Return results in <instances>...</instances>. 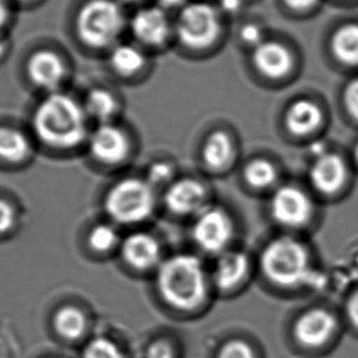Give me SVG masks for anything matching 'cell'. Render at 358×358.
I'll list each match as a JSON object with an SVG mask.
<instances>
[{
  "instance_id": "obj_1",
  "label": "cell",
  "mask_w": 358,
  "mask_h": 358,
  "mask_svg": "<svg viewBox=\"0 0 358 358\" xmlns=\"http://www.w3.org/2000/svg\"><path fill=\"white\" fill-rule=\"evenodd\" d=\"M36 137L52 150H73L86 145L91 132L83 102L68 93H50L32 117Z\"/></svg>"
},
{
  "instance_id": "obj_2",
  "label": "cell",
  "mask_w": 358,
  "mask_h": 358,
  "mask_svg": "<svg viewBox=\"0 0 358 358\" xmlns=\"http://www.w3.org/2000/svg\"><path fill=\"white\" fill-rule=\"evenodd\" d=\"M155 275L160 297L166 305L180 310H194L202 305L212 282L203 261L194 253L166 257Z\"/></svg>"
},
{
  "instance_id": "obj_3",
  "label": "cell",
  "mask_w": 358,
  "mask_h": 358,
  "mask_svg": "<svg viewBox=\"0 0 358 358\" xmlns=\"http://www.w3.org/2000/svg\"><path fill=\"white\" fill-rule=\"evenodd\" d=\"M127 22L129 17L117 0H86L76 11L73 29L83 47L109 52L120 42Z\"/></svg>"
},
{
  "instance_id": "obj_4",
  "label": "cell",
  "mask_w": 358,
  "mask_h": 358,
  "mask_svg": "<svg viewBox=\"0 0 358 358\" xmlns=\"http://www.w3.org/2000/svg\"><path fill=\"white\" fill-rule=\"evenodd\" d=\"M158 206L157 189L145 179L127 176L113 184L103 199L109 222L117 227H137L148 222Z\"/></svg>"
},
{
  "instance_id": "obj_5",
  "label": "cell",
  "mask_w": 358,
  "mask_h": 358,
  "mask_svg": "<svg viewBox=\"0 0 358 358\" xmlns=\"http://www.w3.org/2000/svg\"><path fill=\"white\" fill-rule=\"evenodd\" d=\"M224 34V13L218 5L203 0L189 1L174 20V38L189 53H207L217 47Z\"/></svg>"
},
{
  "instance_id": "obj_6",
  "label": "cell",
  "mask_w": 358,
  "mask_h": 358,
  "mask_svg": "<svg viewBox=\"0 0 358 358\" xmlns=\"http://www.w3.org/2000/svg\"><path fill=\"white\" fill-rule=\"evenodd\" d=\"M259 268L266 280L282 289L300 287L310 278L308 253L290 236H279L266 243L259 256Z\"/></svg>"
},
{
  "instance_id": "obj_7",
  "label": "cell",
  "mask_w": 358,
  "mask_h": 358,
  "mask_svg": "<svg viewBox=\"0 0 358 358\" xmlns=\"http://www.w3.org/2000/svg\"><path fill=\"white\" fill-rule=\"evenodd\" d=\"M235 231V222L228 210L209 203L194 217L191 238L199 251L215 258L233 247Z\"/></svg>"
},
{
  "instance_id": "obj_8",
  "label": "cell",
  "mask_w": 358,
  "mask_h": 358,
  "mask_svg": "<svg viewBox=\"0 0 358 358\" xmlns=\"http://www.w3.org/2000/svg\"><path fill=\"white\" fill-rule=\"evenodd\" d=\"M127 31L134 42L147 52L168 48L174 38V20L159 5H142L129 17Z\"/></svg>"
},
{
  "instance_id": "obj_9",
  "label": "cell",
  "mask_w": 358,
  "mask_h": 358,
  "mask_svg": "<svg viewBox=\"0 0 358 358\" xmlns=\"http://www.w3.org/2000/svg\"><path fill=\"white\" fill-rule=\"evenodd\" d=\"M86 148L92 159L104 166H119L130 158V137L117 122L101 124L90 132Z\"/></svg>"
},
{
  "instance_id": "obj_10",
  "label": "cell",
  "mask_w": 358,
  "mask_h": 358,
  "mask_svg": "<svg viewBox=\"0 0 358 358\" xmlns=\"http://www.w3.org/2000/svg\"><path fill=\"white\" fill-rule=\"evenodd\" d=\"M340 322L330 310L318 307L306 310L296 320L294 336L306 349H323L339 334Z\"/></svg>"
},
{
  "instance_id": "obj_11",
  "label": "cell",
  "mask_w": 358,
  "mask_h": 358,
  "mask_svg": "<svg viewBox=\"0 0 358 358\" xmlns=\"http://www.w3.org/2000/svg\"><path fill=\"white\" fill-rule=\"evenodd\" d=\"M271 218L284 228L297 229L310 222L313 206L302 189L285 185L274 191L269 203Z\"/></svg>"
},
{
  "instance_id": "obj_12",
  "label": "cell",
  "mask_w": 358,
  "mask_h": 358,
  "mask_svg": "<svg viewBox=\"0 0 358 358\" xmlns=\"http://www.w3.org/2000/svg\"><path fill=\"white\" fill-rule=\"evenodd\" d=\"M165 208L175 217L194 218L209 202L207 186L194 178H178L165 189Z\"/></svg>"
},
{
  "instance_id": "obj_13",
  "label": "cell",
  "mask_w": 358,
  "mask_h": 358,
  "mask_svg": "<svg viewBox=\"0 0 358 358\" xmlns=\"http://www.w3.org/2000/svg\"><path fill=\"white\" fill-rule=\"evenodd\" d=\"M117 255L130 269L140 273H155L165 258L158 238L143 230L124 236Z\"/></svg>"
},
{
  "instance_id": "obj_14",
  "label": "cell",
  "mask_w": 358,
  "mask_h": 358,
  "mask_svg": "<svg viewBox=\"0 0 358 358\" xmlns=\"http://www.w3.org/2000/svg\"><path fill=\"white\" fill-rule=\"evenodd\" d=\"M27 73L34 86L45 92H60L68 76L64 59L53 49H39L27 63Z\"/></svg>"
},
{
  "instance_id": "obj_15",
  "label": "cell",
  "mask_w": 358,
  "mask_h": 358,
  "mask_svg": "<svg viewBox=\"0 0 358 358\" xmlns=\"http://www.w3.org/2000/svg\"><path fill=\"white\" fill-rule=\"evenodd\" d=\"M251 63L257 73L266 80H282L292 71L295 58L281 41L266 38L252 49Z\"/></svg>"
},
{
  "instance_id": "obj_16",
  "label": "cell",
  "mask_w": 358,
  "mask_h": 358,
  "mask_svg": "<svg viewBox=\"0 0 358 358\" xmlns=\"http://www.w3.org/2000/svg\"><path fill=\"white\" fill-rule=\"evenodd\" d=\"M252 262L248 253L231 247L215 257L210 281L222 292L236 290L250 276Z\"/></svg>"
},
{
  "instance_id": "obj_17",
  "label": "cell",
  "mask_w": 358,
  "mask_h": 358,
  "mask_svg": "<svg viewBox=\"0 0 358 358\" xmlns=\"http://www.w3.org/2000/svg\"><path fill=\"white\" fill-rule=\"evenodd\" d=\"M204 166L213 173L227 171L236 160V145L227 131L215 130L204 140L201 150Z\"/></svg>"
},
{
  "instance_id": "obj_18",
  "label": "cell",
  "mask_w": 358,
  "mask_h": 358,
  "mask_svg": "<svg viewBox=\"0 0 358 358\" xmlns=\"http://www.w3.org/2000/svg\"><path fill=\"white\" fill-rule=\"evenodd\" d=\"M148 52L135 42H119L108 52V63L119 78H136L148 66Z\"/></svg>"
},
{
  "instance_id": "obj_19",
  "label": "cell",
  "mask_w": 358,
  "mask_h": 358,
  "mask_svg": "<svg viewBox=\"0 0 358 358\" xmlns=\"http://www.w3.org/2000/svg\"><path fill=\"white\" fill-rule=\"evenodd\" d=\"M346 174L344 160L338 155H325L315 160L310 169V179L320 194H334L345 184Z\"/></svg>"
},
{
  "instance_id": "obj_20",
  "label": "cell",
  "mask_w": 358,
  "mask_h": 358,
  "mask_svg": "<svg viewBox=\"0 0 358 358\" xmlns=\"http://www.w3.org/2000/svg\"><path fill=\"white\" fill-rule=\"evenodd\" d=\"M83 106L90 121L97 122V125L117 122L122 109L117 94L103 86L88 90L83 98Z\"/></svg>"
},
{
  "instance_id": "obj_21",
  "label": "cell",
  "mask_w": 358,
  "mask_h": 358,
  "mask_svg": "<svg viewBox=\"0 0 358 358\" xmlns=\"http://www.w3.org/2000/svg\"><path fill=\"white\" fill-rule=\"evenodd\" d=\"M323 120L320 107L308 99H299L287 108L285 114L286 129L297 137L315 132Z\"/></svg>"
},
{
  "instance_id": "obj_22",
  "label": "cell",
  "mask_w": 358,
  "mask_h": 358,
  "mask_svg": "<svg viewBox=\"0 0 358 358\" xmlns=\"http://www.w3.org/2000/svg\"><path fill=\"white\" fill-rule=\"evenodd\" d=\"M330 49L340 63L348 66L358 65V22H346L335 29Z\"/></svg>"
},
{
  "instance_id": "obj_23",
  "label": "cell",
  "mask_w": 358,
  "mask_h": 358,
  "mask_svg": "<svg viewBox=\"0 0 358 358\" xmlns=\"http://www.w3.org/2000/svg\"><path fill=\"white\" fill-rule=\"evenodd\" d=\"M124 236L120 227L112 222H103L93 225L87 234L90 250L97 256H110L119 252Z\"/></svg>"
},
{
  "instance_id": "obj_24",
  "label": "cell",
  "mask_w": 358,
  "mask_h": 358,
  "mask_svg": "<svg viewBox=\"0 0 358 358\" xmlns=\"http://www.w3.org/2000/svg\"><path fill=\"white\" fill-rule=\"evenodd\" d=\"M31 150L32 145L24 132L14 127L0 126V159L20 163L29 158Z\"/></svg>"
},
{
  "instance_id": "obj_25",
  "label": "cell",
  "mask_w": 358,
  "mask_h": 358,
  "mask_svg": "<svg viewBox=\"0 0 358 358\" xmlns=\"http://www.w3.org/2000/svg\"><path fill=\"white\" fill-rule=\"evenodd\" d=\"M242 178L250 189H271L278 179V170L271 160L266 158H255L247 163L242 171Z\"/></svg>"
},
{
  "instance_id": "obj_26",
  "label": "cell",
  "mask_w": 358,
  "mask_h": 358,
  "mask_svg": "<svg viewBox=\"0 0 358 358\" xmlns=\"http://www.w3.org/2000/svg\"><path fill=\"white\" fill-rule=\"evenodd\" d=\"M87 327V320L81 310L66 306L57 312L54 317V328L62 338L78 340L83 336Z\"/></svg>"
},
{
  "instance_id": "obj_27",
  "label": "cell",
  "mask_w": 358,
  "mask_h": 358,
  "mask_svg": "<svg viewBox=\"0 0 358 358\" xmlns=\"http://www.w3.org/2000/svg\"><path fill=\"white\" fill-rule=\"evenodd\" d=\"M145 179L155 189L158 187L166 189L175 179H178V176L174 164H171L168 160H157L147 168Z\"/></svg>"
},
{
  "instance_id": "obj_28",
  "label": "cell",
  "mask_w": 358,
  "mask_h": 358,
  "mask_svg": "<svg viewBox=\"0 0 358 358\" xmlns=\"http://www.w3.org/2000/svg\"><path fill=\"white\" fill-rule=\"evenodd\" d=\"M83 358H125V355L114 341L98 336L85 346Z\"/></svg>"
},
{
  "instance_id": "obj_29",
  "label": "cell",
  "mask_w": 358,
  "mask_h": 358,
  "mask_svg": "<svg viewBox=\"0 0 358 358\" xmlns=\"http://www.w3.org/2000/svg\"><path fill=\"white\" fill-rule=\"evenodd\" d=\"M238 38L243 45H246V48L252 50L256 48L257 45H259L263 41H266V36L261 24L257 22H246L240 27Z\"/></svg>"
},
{
  "instance_id": "obj_30",
  "label": "cell",
  "mask_w": 358,
  "mask_h": 358,
  "mask_svg": "<svg viewBox=\"0 0 358 358\" xmlns=\"http://www.w3.org/2000/svg\"><path fill=\"white\" fill-rule=\"evenodd\" d=\"M217 358H256L255 351L242 340H231L219 350Z\"/></svg>"
},
{
  "instance_id": "obj_31",
  "label": "cell",
  "mask_w": 358,
  "mask_h": 358,
  "mask_svg": "<svg viewBox=\"0 0 358 358\" xmlns=\"http://www.w3.org/2000/svg\"><path fill=\"white\" fill-rule=\"evenodd\" d=\"M323 0H280L284 9L295 15H307L320 9Z\"/></svg>"
},
{
  "instance_id": "obj_32",
  "label": "cell",
  "mask_w": 358,
  "mask_h": 358,
  "mask_svg": "<svg viewBox=\"0 0 358 358\" xmlns=\"http://www.w3.org/2000/svg\"><path fill=\"white\" fill-rule=\"evenodd\" d=\"M16 214L11 204L0 199V235L9 233L14 228Z\"/></svg>"
},
{
  "instance_id": "obj_33",
  "label": "cell",
  "mask_w": 358,
  "mask_h": 358,
  "mask_svg": "<svg viewBox=\"0 0 358 358\" xmlns=\"http://www.w3.org/2000/svg\"><path fill=\"white\" fill-rule=\"evenodd\" d=\"M145 358H176L175 350L166 340H157L148 346Z\"/></svg>"
},
{
  "instance_id": "obj_34",
  "label": "cell",
  "mask_w": 358,
  "mask_h": 358,
  "mask_svg": "<svg viewBox=\"0 0 358 358\" xmlns=\"http://www.w3.org/2000/svg\"><path fill=\"white\" fill-rule=\"evenodd\" d=\"M344 98L350 115L358 121V80H355L346 87Z\"/></svg>"
},
{
  "instance_id": "obj_35",
  "label": "cell",
  "mask_w": 358,
  "mask_h": 358,
  "mask_svg": "<svg viewBox=\"0 0 358 358\" xmlns=\"http://www.w3.org/2000/svg\"><path fill=\"white\" fill-rule=\"evenodd\" d=\"M15 10L16 8L10 0H0V37H3L5 29L13 22Z\"/></svg>"
},
{
  "instance_id": "obj_36",
  "label": "cell",
  "mask_w": 358,
  "mask_h": 358,
  "mask_svg": "<svg viewBox=\"0 0 358 358\" xmlns=\"http://www.w3.org/2000/svg\"><path fill=\"white\" fill-rule=\"evenodd\" d=\"M345 315L349 320L350 324L358 330V291L354 295L350 296L345 306Z\"/></svg>"
},
{
  "instance_id": "obj_37",
  "label": "cell",
  "mask_w": 358,
  "mask_h": 358,
  "mask_svg": "<svg viewBox=\"0 0 358 358\" xmlns=\"http://www.w3.org/2000/svg\"><path fill=\"white\" fill-rule=\"evenodd\" d=\"M189 0H155V4L166 11H179L182 6L187 4Z\"/></svg>"
},
{
  "instance_id": "obj_38",
  "label": "cell",
  "mask_w": 358,
  "mask_h": 358,
  "mask_svg": "<svg viewBox=\"0 0 358 358\" xmlns=\"http://www.w3.org/2000/svg\"><path fill=\"white\" fill-rule=\"evenodd\" d=\"M15 8H24V6H31V5L37 4L41 0H10Z\"/></svg>"
},
{
  "instance_id": "obj_39",
  "label": "cell",
  "mask_w": 358,
  "mask_h": 358,
  "mask_svg": "<svg viewBox=\"0 0 358 358\" xmlns=\"http://www.w3.org/2000/svg\"><path fill=\"white\" fill-rule=\"evenodd\" d=\"M6 48H8L6 41H5L4 37H0V58L4 55Z\"/></svg>"
},
{
  "instance_id": "obj_40",
  "label": "cell",
  "mask_w": 358,
  "mask_h": 358,
  "mask_svg": "<svg viewBox=\"0 0 358 358\" xmlns=\"http://www.w3.org/2000/svg\"><path fill=\"white\" fill-rule=\"evenodd\" d=\"M120 4L137 5L141 4L143 0H117Z\"/></svg>"
},
{
  "instance_id": "obj_41",
  "label": "cell",
  "mask_w": 358,
  "mask_h": 358,
  "mask_svg": "<svg viewBox=\"0 0 358 358\" xmlns=\"http://www.w3.org/2000/svg\"><path fill=\"white\" fill-rule=\"evenodd\" d=\"M341 1H355V0H341Z\"/></svg>"
},
{
  "instance_id": "obj_42",
  "label": "cell",
  "mask_w": 358,
  "mask_h": 358,
  "mask_svg": "<svg viewBox=\"0 0 358 358\" xmlns=\"http://www.w3.org/2000/svg\"><path fill=\"white\" fill-rule=\"evenodd\" d=\"M356 155H357V159H358V147H357V150H356Z\"/></svg>"
}]
</instances>
